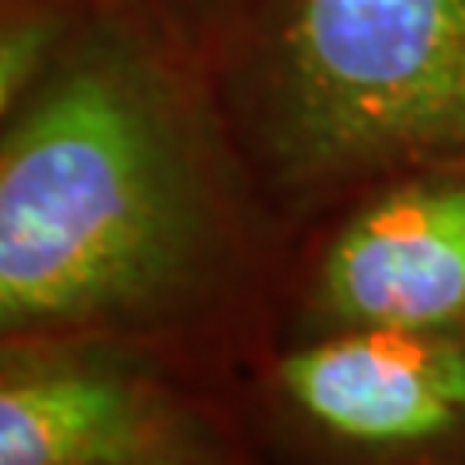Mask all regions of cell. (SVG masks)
I'll return each mask as SVG.
<instances>
[{
  "mask_svg": "<svg viewBox=\"0 0 465 465\" xmlns=\"http://www.w3.org/2000/svg\"><path fill=\"white\" fill-rule=\"evenodd\" d=\"M286 266L203 63L97 0L49 76L0 111V338L186 355L272 328Z\"/></svg>",
  "mask_w": 465,
  "mask_h": 465,
  "instance_id": "1",
  "label": "cell"
},
{
  "mask_svg": "<svg viewBox=\"0 0 465 465\" xmlns=\"http://www.w3.org/2000/svg\"><path fill=\"white\" fill-rule=\"evenodd\" d=\"M203 69L290 245L386 180L465 166V0H242Z\"/></svg>",
  "mask_w": 465,
  "mask_h": 465,
  "instance_id": "2",
  "label": "cell"
},
{
  "mask_svg": "<svg viewBox=\"0 0 465 465\" xmlns=\"http://www.w3.org/2000/svg\"><path fill=\"white\" fill-rule=\"evenodd\" d=\"M183 351L45 334L0 341V465H234Z\"/></svg>",
  "mask_w": 465,
  "mask_h": 465,
  "instance_id": "3",
  "label": "cell"
},
{
  "mask_svg": "<svg viewBox=\"0 0 465 465\" xmlns=\"http://www.w3.org/2000/svg\"><path fill=\"white\" fill-rule=\"evenodd\" d=\"M286 338L362 328H465V166L366 190L290 245Z\"/></svg>",
  "mask_w": 465,
  "mask_h": 465,
  "instance_id": "4",
  "label": "cell"
},
{
  "mask_svg": "<svg viewBox=\"0 0 465 465\" xmlns=\"http://www.w3.org/2000/svg\"><path fill=\"white\" fill-rule=\"evenodd\" d=\"M269 386L321 449L359 465H465V328L282 341Z\"/></svg>",
  "mask_w": 465,
  "mask_h": 465,
  "instance_id": "5",
  "label": "cell"
},
{
  "mask_svg": "<svg viewBox=\"0 0 465 465\" xmlns=\"http://www.w3.org/2000/svg\"><path fill=\"white\" fill-rule=\"evenodd\" d=\"M97 0H0V111L49 76Z\"/></svg>",
  "mask_w": 465,
  "mask_h": 465,
  "instance_id": "6",
  "label": "cell"
},
{
  "mask_svg": "<svg viewBox=\"0 0 465 465\" xmlns=\"http://www.w3.org/2000/svg\"><path fill=\"white\" fill-rule=\"evenodd\" d=\"M111 4L138 15L203 66L242 7V0H111Z\"/></svg>",
  "mask_w": 465,
  "mask_h": 465,
  "instance_id": "7",
  "label": "cell"
}]
</instances>
